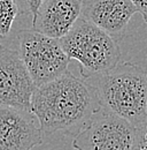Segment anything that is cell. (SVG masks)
Masks as SVG:
<instances>
[{
	"instance_id": "cell-11",
	"label": "cell",
	"mask_w": 147,
	"mask_h": 150,
	"mask_svg": "<svg viewBox=\"0 0 147 150\" xmlns=\"http://www.w3.org/2000/svg\"><path fill=\"white\" fill-rule=\"evenodd\" d=\"M131 150H147V120L134 127V136Z\"/></svg>"
},
{
	"instance_id": "cell-1",
	"label": "cell",
	"mask_w": 147,
	"mask_h": 150,
	"mask_svg": "<svg viewBox=\"0 0 147 150\" xmlns=\"http://www.w3.org/2000/svg\"><path fill=\"white\" fill-rule=\"evenodd\" d=\"M101 110L98 94L91 83L70 72L36 87L30 103L43 135H77Z\"/></svg>"
},
{
	"instance_id": "cell-13",
	"label": "cell",
	"mask_w": 147,
	"mask_h": 150,
	"mask_svg": "<svg viewBox=\"0 0 147 150\" xmlns=\"http://www.w3.org/2000/svg\"><path fill=\"white\" fill-rule=\"evenodd\" d=\"M131 2L134 5L137 13H140L144 21L147 23V0H131Z\"/></svg>"
},
{
	"instance_id": "cell-9",
	"label": "cell",
	"mask_w": 147,
	"mask_h": 150,
	"mask_svg": "<svg viewBox=\"0 0 147 150\" xmlns=\"http://www.w3.org/2000/svg\"><path fill=\"white\" fill-rule=\"evenodd\" d=\"M80 0H45L35 18L32 28L51 38L66 36L80 16Z\"/></svg>"
},
{
	"instance_id": "cell-8",
	"label": "cell",
	"mask_w": 147,
	"mask_h": 150,
	"mask_svg": "<svg viewBox=\"0 0 147 150\" xmlns=\"http://www.w3.org/2000/svg\"><path fill=\"white\" fill-rule=\"evenodd\" d=\"M80 16L113 38L123 37L131 18L137 13L131 0H80Z\"/></svg>"
},
{
	"instance_id": "cell-4",
	"label": "cell",
	"mask_w": 147,
	"mask_h": 150,
	"mask_svg": "<svg viewBox=\"0 0 147 150\" xmlns=\"http://www.w3.org/2000/svg\"><path fill=\"white\" fill-rule=\"evenodd\" d=\"M16 37L18 56L36 87L53 81L68 71L70 59L59 39L34 29L20 30Z\"/></svg>"
},
{
	"instance_id": "cell-7",
	"label": "cell",
	"mask_w": 147,
	"mask_h": 150,
	"mask_svg": "<svg viewBox=\"0 0 147 150\" xmlns=\"http://www.w3.org/2000/svg\"><path fill=\"white\" fill-rule=\"evenodd\" d=\"M43 143V133L28 110L0 106V150H31Z\"/></svg>"
},
{
	"instance_id": "cell-3",
	"label": "cell",
	"mask_w": 147,
	"mask_h": 150,
	"mask_svg": "<svg viewBox=\"0 0 147 150\" xmlns=\"http://www.w3.org/2000/svg\"><path fill=\"white\" fill-rule=\"evenodd\" d=\"M59 40L69 59L78 62L83 79L105 73L121 60L117 40L82 16Z\"/></svg>"
},
{
	"instance_id": "cell-6",
	"label": "cell",
	"mask_w": 147,
	"mask_h": 150,
	"mask_svg": "<svg viewBox=\"0 0 147 150\" xmlns=\"http://www.w3.org/2000/svg\"><path fill=\"white\" fill-rule=\"evenodd\" d=\"M36 89L18 51L0 44V106L30 111Z\"/></svg>"
},
{
	"instance_id": "cell-5",
	"label": "cell",
	"mask_w": 147,
	"mask_h": 150,
	"mask_svg": "<svg viewBox=\"0 0 147 150\" xmlns=\"http://www.w3.org/2000/svg\"><path fill=\"white\" fill-rule=\"evenodd\" d=\"M134 126L101 108L73 141L76 150H131Z\"/></svg>"
},
{
	"instance_id": "cell-10",
	"label": "cell",
	"mask_w": 147,
	"mask_h": 150,
	"mask_svg": "<svg viewBox=\"0 0 147 150\" xmlns=\"http://www.w3.org/2000/svg\"><path fill=\"white\" fill-rule=\"evenodd\" d=\"M20 14L16 0H0V37H6Z\"/></svg>"
},
{
	"instance_id": "cell-2",
	"label": "cell",
	"mask_w": 147,
	"mask_h": 150,
	"mask_svg": "<svg viewBox=\"0 0 147 150\" xmlns=\"http://www.w3.org/2000/svg\"><path fill=\"white\" fill-rule=\"evenodd\" d=\"M101 108L138 126L147 120V71L124 61L111 69L91 76Z\"/></svg>"
},
{
	"instance_id": "cell-12",
	"label": "cell",
	"mask_w": 147,
	"mask_h": 150,
	"mask_svg": "<svg viewBox=\"0 0 147 150\" xmlns=\"http://www.w3.org/2000/svg\"><path fill=\"white\" fill-rule=\"evenodd\" d=\"M44 1L45 0H16L20 12L23 14L31 15L32 19L35 18L37 11L39 9V7Z\"/></svg>"
}]
</instances>
